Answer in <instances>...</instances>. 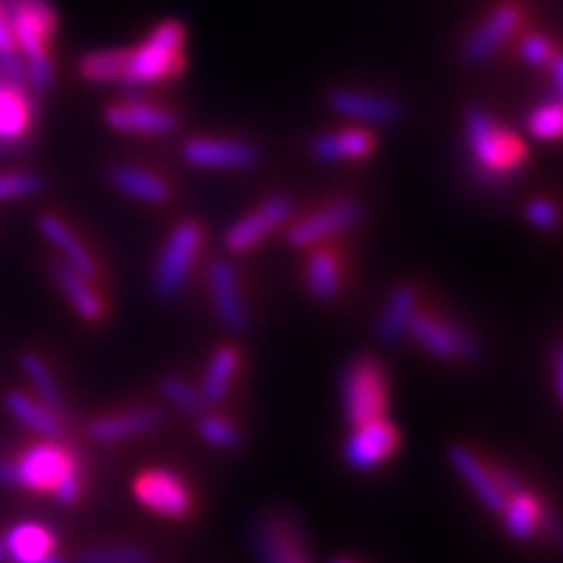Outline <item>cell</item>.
I'll return each mask as SVG.
<instances>
[{
	"label": "cell",
	"mask_w": 563,
	"mask_h": 563,
	"mask_svg": "<svg viewBox=\"0 0 563 563\" xmlns=\"http://www.w3.org/2000/svg\"><path fill=\"white\" fill-rule=\"evenodd\" d=\"M329 108L350 121L373 123V125H394L402 121V108L384 95L361 89H334L329 95Z\"/></svg>",
	"instance_id": "obj_16"
},
{
	"label": "cell",
	"mask_w": 563,
	"mask_h": 563,
	"mask_svg": "<svg viewBox=\"0 0 563 563\" xmlns=\"http://www.w3.org/2000/svg\"><path fill=\"white\" fill-rule=\"evenodd\" d=\"M34 563H66L60 559V555H55V553H47V555H42V559H37Z\"/></svg>",
	"instance_id": "obj_46"
},
{
	"label": "cell",
	"mask_w": 563,
	"mask_h": 563,
	"mask_svg": "<svg viewBox=\"0 0 563 563\" xmlns=\"http://www.w3.org/2000/svg\"><path fill=\"white\" fill-rule=\"evenodd\" d=\"M361 217L363 207L357 201H334L329 203V207L313 211V214L295 222L292 228L287 230V243H290L292 249H313V245L329 241V238L340 235L344 230L355 228V224L361 222Z\"/></svg>",
	"instance_id": "obj_11"
},
{
	"label": "cell",
	"mask_w": 563,
	"mask_h": 563,
	"mask_svg": "<svg viewBox=\"0 0 563 563\" xmlns=\"http://www.w3.org/2000/svg\"><path fill=\"white\" fill-rule=\"evenodd\" d=\"M183 45H186V26L175 19L162 21L136 51L125 53L123 87H141V84L180 76L186 70Z\"/></svg>",
	"instance_id": "obj_2"
},
{
	"label": "cell",
	"mask_w": 563,
	"mask_h": 563,
	"mask_svg": "<svg viewBox=\"0 0 563 563\" xmlns=\"http://www.w3.org/2000/svg\"><path fill=\"white\" fill-rule=\"evenodd\" d=\"M527 129L534 139L540 141H555L563 131V110L559 100H551L540 108H534L527 118Z\"/></svg>",
	"instance_id": "obj_33"
},
{
	"label": "cell",
	"mask_w": 563,
	"mask_h": 563,
	"mask_svg": "<svg viewBox=\"0 0 563 563\" xmlns=\"http://www.w3.org/2000/svg\"><path fill=\"white\" fill-rule=\"evenodd\" d=\"M0 3L9 19L13 45L24 60L26 81H32L34 89L51 91L55 66L47 45L58 30V13L53 3L51 0H0Z\"/></svg>",
	"instance_id": "obj_1"
},
{
	"label": "cell",
	"mask_w": 563,
	"mask_h": 563,
	"mask_svg": "<svg viewBox=\"0 0 563 563\" xmlns=\"http://www.w3.org/2000/svg\"><path fill=\"white\" fill-rule=\"evenodd\" d=\"M464 133H467L470 152H473L475 165L493 180H504L519 170L527 157L525 144L498 125L488 112L481 108L467 110L464 115Z\"/></svg>",
	"instance_id": "obj_3"
},
{
	"label": "cell",
	"mask_w": 563,
	"mask_h": 563,
	"mask_svg": "<svg viewBox=\"0 0 563 563\" xmlns=\"http://www.w3.org/2000/svg\"><path fill=\"white\" fill-rule=\"evenodd\" d=\"M139 504L167 519H183L194 509V493L173 470H146L133 483Z\"/></svg>",
	"instance_id": "obj_9"
},
{
	"label": "cell",
	"mask_w": 563,
	"mask_h": 563,
	"mask_svg": "<svg viewBox=\"0 0 563 563\" xmlns=\"http://www.w3.org/2000/svg\"><path fill=\"white\" fill-rule=\"evenodd\" d=\"M199 435L217 449H238L241 446V431L232 422L217 415H199Z\"/></svg>",
	"instance_id": "obj_35"
},
{
	"label": "cell",
	"mask_w": 563,
	"mask_h": 563,
	"mask_svg": "<svg viewBox=\"0 0 563 563\" xmlns=\"http://www.w3.org/2000/svg\"><path fill=\"white\" fill-rule=\"evenodd\" d=\"M238 368H241V352L230 347V344L228 347H220L214 355H211V361L207 365V376H203V389H201L203 405L224 402Z\"/></svg>",
	"instance_id": "obj_29"
},
{
	"label": "cell",
	"mask_w": 563,
	"mask_h": 563,
	"mask_svg": "<svg viewBox=\"0 0 563 563\" xmlns=\"http://www.w3.org/2000/svg\"><path fill=\"white\" fill-rule=\"evenodd\" d=\"M5 410H9L11 418H16L21 426H26L34 433H40L42 439H51V441L60 439L63 433L60 412H55L47 405H42L40 399L26 397V394L21 391H9V397H5Z\"/></svg>",
	"instance_id": "obj_25"
},
{
	"label": "cell",
	"mask_w": 563,
	"mask_h": 563,
	"mask_svg": "<svg viewBox=\"0 0 563 563\" xmlns=\"http://www.w3.org/2000/svg\"><path fill=\"white\" fill-rule=\"evenodd\" d=\"M527 220L540 230H553L559 224V209H555L553 201L534 199L527 203Z\"/></svg>",
	"instance_id": "obj_39"
},
{
	"label": "cell",
	"mask_w": 563,
	"mask_h": 563,
	"mask_svg": "<svg viewBox=\"0 0 563 563\" xmlns=\"http://www.w3.org/2000/svg\"><path fill=\"white\" fill-rule=\"evenodd\" d=\"M543 511L545 506L525 488L509 493L501 509L506 532H509L514 540H519V543H527V540H532L534 534H538Z\"/></svg>",
	"instance_id": "obj_24"
},
{
	"label": "cell",
	"mask_w": 563,
	"mask_h": 563,
	"mask_svg": "<svg viewBox=\"0 0 563 563\" xmlns=\"http://www.w3.org/2000/svg\"><path fill=\"white\" fill-rule=\"evenodd\" d=\"M125 53L129 51H95L79 60L81 79L91 84H123Z\"/></svg>",
	"instance_id": "obj_31"
},
{
	"label": "cell",
	"mask_w": 563,
	"mask_h": 563,
	"mask_svg": "<svg viewBox=\"0 0 563 563\" xmlns=\"http://www.w3.org/2000/svg\"><path fill=\"white\" fill-rule=\"evenodd\" d=\"M407 334H410L422 350H428L433 357H439V361H473V357H477V352H481L475 336L470 334L467 329L456 327V323L439 319V316L431 313H415L410 327H407Z\"/></svg>",
	"instance_id": "obj_7"
},
{
	"label": "cell",
	"mask_w": 563,
	"mask_h": 563,
	"mask_svg": "<svg viewBox=\"0 0 563 563\" xmlns=\"http://www.w3.org/2000/svg\"><path fill=\"white\" fill-rule=\"evenodd\" d=\"M551 68H553V87H555V100H559L561 89H563V58L561 55H555L551 60Z\"/></svg>",
	"instance_id": "obj_42"
},
{
	"label": "cell",
	"mask_w": 563,
	"mask_h": 563,
	"mask_svg": "<svg viewBox=\"0 0 563 563\" xmlns=\"http://www.w3.org/2000/svg\"><path fill=\"white\" fill-rule=\"evenodd\" d=\"M203 243V230L199 222H180L162 245L157 266H154V290L159 298H175L186 285L191 266L199 256Z\"/></svg>",
	"instance_id": "obj_5"
},
{
	"label": "cell",
	"mask_w": 563,
	"mask_h": 563,
	"mask_svg": "<svg viewBox=\"0 0 563 563\" xmlns=\"http://www.w3.org/2000/svg\"><path fill=\"white\" fill-rule=\"evenodd\" d=\"M51 269L55 285L60 287L70 306L76 308V313H79L84 321H100L104 316V302L100 295L95 292L91 282L87 277H81L79 272L70 269L66 262H55Z\"/></svg>",
	"instance_id": "obj_23"
},
{
	"label": "cell",
	"mask_w": 563,
	"mask_h": 563,
	"mask_svg": "<svg viewBox=\"0 0 563 563\" xmlns=\"http://www.w3.org/2000/svg\"><path fill=\"white\" fill-rule=\"evenodd\" d=\"M292 199L290 196H272L256 209L241 217L232 228L224 232V249L230 253H249L262 245L266 238L274 235L282 224L290 220Z\"/></svg>",
	"instance_id": "obj_10"
},
{
	"label": "cell",
	"mask_w": 563,
	"mask_h": 563,
	"mask_svg": "<svg viewBox=\"0 0 563 563\" xmlns=\"http://www.w3.org/2000/svg\"><path fill=\"white\" fill-rule=\"evenodd\" d=\"M16 470V485L30 490H53L68 473L79 470V462L70 449L55 441L34 443L13 462Z\"/></svg>",
	"instance_id": "obj_8"
},
{
	"label": "cell",
	"mask_w": 563,
	"mask_h": 563,
	"mask_svg": "<svg viewBox=\"0 0 563 563\" xmlns=\"http://www.w3.org/2000/svg\"><path fill=\"white\" fill-rule=\"evenodd\" d=\"M21 371H24V376L30 378L34 391H37L40 402L47 405L55 412H60L63 397H60L58 384H55L53 378V371L47 368V363L42 361L40 355H34V352H24V355H21Z\"/></svg>",
	"instance_id": "obj_32"
},
{
	"label": "cell",
	"mask_w": 563,
	"mask_h": 563,
	"mask_svg": "<svg viewBox=\"0 0 563 563\" xmlns=\"http://www.w3.org/2000/svg\"><path fill=\"white\" fill-rule=\"evenodd\" d=\"M104 123L118 133H136V136H165L178 131V115L167 108L146 102H118L104 110Z\"/></svg>",
	"instance_id": "obj_15"
},
{
	"label": "cell",
	"mask_w": 563,
	"mask_h": 563,
	"mask_svg": "<svg viewBox=\"0 0 563 563\" xmlns=\"http://www.w3.org/2000/svg\"><path fill=\"white\" fill-rule=\"evenodd\" d=\"M110 183L112 188L131 196V199L146 201V203H162L170 196V188L167 183L150 170H141V167L133 165H115L110 170Z\"/></svg>",
	"instance_id": "obj_26"
},
{
	"label": "cell",
	"mask_w": 563,
	"mask_h": 563,
	"mask_svg": "<svg viewBox=\"0 0 563 563\" xmlns=\"http://www.w3.org/2000/svg\"><path fill=\"white\" fill-rule=\"evenodd\" d=\"M0 563H5V548H3V540H0Z\"/></svg>",
	"instance_id": "obj_47"
},
{
	"label": "cell",
	"mask_w": 563,
	"mask_h": 563,
	"mask_svg": "<svg viewBox=\"0 0 563 563\" xmlns=\"http://www.w3.org/2000/svg\"><path fill=\"white\" fill-rule=\"evenodd\" d=\"M522 58L530 63V66H551V60L555 58V47L553 42L545 37V34H527L522 40V47H519Z\"/></svg>",
	"instance_id": "obj_38"
},
{
	"label": "cell",
	"mask_w": 563,
	"mask_h": 563,
	"mask_svg": "<svg viewBox=\"0 0 563 563\" xmlns=\"http://www.w3.org/2000/svg\"><path fill=\"white\" fill-rule=\"evenodd\" d=\"M32 104L24 89L0 81V136L19 141L30 129Z\"/></svg>",
	"instance_id": "obj_30"
},
{
	"label": "cell",
	"mask_w": 563,
	"mask_h": 563,
	"mask_svg": "<svg viewBox=\"0 0 563 563\" xmlns=\"http://www.w3.org/2000/svg\"><path fill=\"white\" fill-rule=\"evenodd\" d=\"M209 287L211 298H214L217 316L230 332H243L249 323V313H245V302L241 295V282H238L235 266L224 258H214L209 264Z\"/></svg>",
	"instance_id": "obj_17"
},
{
	"label": "cell",
	"mask_w": 563,
	"mask_h": 563,
	"mask_svg": "<svg viewBox=\"0 0 563 563\" xmlns=\"http://www.w3.org/2000/svg\"><path fill=\"white\" fill-rule=\"evenodd\" d=\"M53 532L45 525L19 522L3 538L5 563H34L42 555L53 553Z\"/></svg>",
	"instance_id": "obj_22"
},
{
	"label": "cell",
	"mask_w": 563,
	"mask_h": 563,
	"mask_svg": "<svg viewBox=\"0 0 563 563\" xmlns=\"http://www.w3.org/2000/svg\"><path fill=\"white\" fill-rule=\"evenodd\" d=\"M19 146V141H11V139H5V136H0V154H5V152H13Z\"/></svg>",
	"instance_id": "obj_45"
},
{
	"label": "cell",
	"mask_w": 563,
	"mask_h": 563,
	"mask_svg": "<svg viewBox=\"0 0 563 563\" xmlns=\"http://www.w3.org/2000/svg\"><path fill=\"white\" fill-rule=\"evenodd\" d=\"M308 290L316 300L332 302L342 287V264L332 249H319L311 253L306 264Z\"/></svg>",
	"instance_id": "obj_28"
},
{
	"label": "cell",
	"mask_w": 563,
	"mask_h": 563,
	"mask_svg": "<svg viewBox=\"0 0 563 563\" xmlns=\"http://www.w3.org/2000/svg\"><path fill=\"white\" fill-rule=\"evenodd\" d=\"M519 24H522V9L517 3H501L498 9H493L483 24L475 26L462 42V60L467 66H481L501 51L506 40L519 30Z\"/></svg>",
	"instance_id": "obj_13"
},
{
	"label": "cell",
	"mask_w": 563,
	"mask_h": 563,
	"mask_svg": "<svg viewBox=\"0 0 563 563\" xmlns=\"http://www.w3.org/2000/svg\"><path fill=\"white\" fill-rule=\"evenodd\" d=\"M180 157L188 165L211 167V170H249L256 167L262 154L249 141L241 139H191L183 144Z\"/></svg>",
	"instance_id": "obj_14"
},
{
	"label": "cell",
	"mask_w": 563,
	"mask_h": 563,
	"mask_svg": "<svg viewBox=\"0 0 563 563\" xmlns=\"http://www.w3.org/2000/svg\"><path fill=\"white\" fill-rule=\"evenodd\" d=\"M79 563H152V553L139 545H102L84 551Z\"/></svg>",
	"instance_id": "obj_34"
},
{
	"label": "cell",
	"mask_w": 563,
	"mask_h": 563,
	"mask_svg": "<svg viewBox=\"0 0 563 563\" xmlns=\"http://www.w3.org/2000/svg\"><path fill=\"white\" fill-rule=\"evenodd\" d=\"M399 446V431L386 418L363 422L352 428L344 443V462L357 473H368L384 464Z\"/></svg>",
	"instance_id": "obj_12"
},
{
	"label": "cell",
	"mask_w": 563,
	"mask_h": 563,
	"mask_svg": "<svg viewBox=\"0 0 563 563\" xmlns=\"http://www.w3.org/2000/svg\"><path fill=\"white\" fill-rule=\"evenodd\" d=\"M389 405L384 365L371 355L355 357L342 373V407L352 428L378 420Z\"/></svg>",
	"instance_id": "obj_4"
},
{
	"label": "cell",
	"mask_w": 563,
	"mask_h": 563,
	"mask_svg": "<svg viewBox=\"0 0 563 563\" xmlns=\"http://www.w3.org/2000/svg\"><path fill=\"white\" fill-rule=\"evenodd\" d=\"M449 462H452V467L464 477V483L475 490V496L485 504V509L501 514L506 493L501 490V485H498L496 473L485 467L481 456L470 452L467 446H460V443H456V446L449 449Z\"/></svg>",
	"instance_id": "obj_19"
},
{
	"label": "cell",
	"mask_w": 563,
	"mask_h": 563,
	"mask_svg": "<svg viewBox=\"0 0 563 563\" xmlns=\"http://www.w3.org/2000/svg\"><path fill=\"white\" fill-rule=\"evenodd\" d=\"M376 150V139L365 129H342L321 133L311 141V154L323 162L363 159Z\"/></svg>",
	"instance_id": "obj_21"
},
{
	"label": "cell",
	"mask_w": 563,
	"mask_h": 563,
	"mask_svg": "<svg viewBox=\"0 0 563 563\" xmlns=\"http://www.w3.org/2000/svg\"><path fill=\"white\" fill-rule=\"evenodd\" d=\"M563 352H561V347L555 350V391H559V399H561V394H563Z\"/></svg>",
	"instance_id": "obj_44"
},
{
	"label": "cell",
	"mask_w": 563,
	"mask_h": 563,
	"mask_svg": "<svg viewBox=\"0 0 563 563\" xmlns=\"http://www.w3.org/2000/svg\"><path fill=\"white\" fill-rule=\"evenodd\" d=\"M13 58H19V51H16V45H13V37H11V30H9V19H5L3 3H0V63L13 60Z\"/></svg>",
	"instance_id": "obj_41"
},
{
	"label": "cell",
	"mask_w": 563,
	"mask_h": 563,
	"mask_svg": "<svg viewBox=\"0 0 563 563\" xmlns=\"http://www.w3.org/2000/svg\"><path fill=\"white\" fill-rule=\"evenodd\" d=\"M162 394H165L170 402L183 410L186 415H201L203 412V399L201 394L191 389L186 382H180V378H165L162 382Z\"/></svg>",
	"instance_id": "obj_37"
},
{
	"label": "cell",
	"mask_w": 563,
	"mask_h": 563,
	"mask_svg": "<svg viewBox=\"0 0 563 563\" xmlns=\"http://www.w3.org/2000/svg\"><path fill=\"white\" fill-rule=\"evenodd\" d=\"M37 228L42 235H45L47 241H51L55 249L63 253V258H66V264L70 266V269L79 272L81 277H87V279L97 277L95 256H91L87 245H84L79 238L74 235V230H70L68 224L60 220V217L42 214L37 220Z\"/></svg>",
	"instance_id": "obj_20"
},
{
	"label": "cell",
	"mask_w": 563,
	"mask_h": 563,
	"mask_svg": "<svg viewBox=\"0 0 563 563\" xmlns=\"http://www.w3.org/2000/svg\"><path fill=\"white\" fill-rule=\"evenodd\" d=\"M162 426V412L152 410V407H133V410L104 415V418L91 420L87 426V435L97 443L123 441L133 439V435H144L157 431Z\"/></svg>",
	"instance_id": "obj_18"
},
{
	"label": "cell",
	"mask_w": 563,
	"mask_h": 563,
	"mask_svg": "<svg viewBox=\"0 0 563 563\" xmlns=\"http://www.w3.org/2000/svg\"><path fill=\"white\" fill-rule=\"evenodd\" d=\"M0 485H16V470H13V462H0Z\"/></svg>",
	"instance_id": "obj_43"
},
{
	"label": "cell",
	"mask_w": 563,
	"mask_h": 563,
	"mask_svg": "<svg viewBox=\"0 0 563 563\" xmlns=\"http://www.w3.org/2000/svg\"><path fill=\"white\" fill-rule=\"evenodd\" d=\"M332 563H355V561H350V559H336V561H332Z\"/></svg>",
	"instance_id": "obj_48"
},
{
	"label": "cell",
	"mask_w": 563,
	"mask_h": 563,
	"mask_svg": "<svg viewBox=\"0 0 563 563\" xmlns=\"http://www.w3.org/2000/svg\"><path fill=\"white\" fill-rule=\"evenodd\" d=\"M415 313H418V292L412 285H399L378 319V340L386 344L402 340Z\"/></svg>",
	"instance_id": "obj_27"
},
{
	"label": "cell",
	"mask_w": 563,
	"mask_h": 563,
	"mask_svg": "<svg viewBox=\"0 0 563 563\" xmlns=\"http://www.w3.org/2000/svg\"><path fill=\"white\" fill-rule=\"evenodd\" d=\"M53 493H55V498H58L60 504H68L70 506V504L79 501V496H81L79 470H76V473H68L66 477H63V481L53 488Z\"/></svg>",
	"instance_id": "obj_40"
},
{
	"label": "cell",
	"mask_w": 563,
	"mask_h": 563,
	"mask_svg": "<svg viewBox=\"0 0 563 563\" xmlns=\"http://www.w3.org/2000/svg\"><path fill=\"white\" fill-rule=\"evenodd\" d=\"M42 191V178L30 170H13L0 173V201H16L26 199Z\"/></svg>",
	"instance_id": "obj_36"
},
{
	"label": "cell",
	"mask_w": 563,
	"mask_h": 563,
	"mask_svg": "<svg viewBox=\"0 0 563 563\" xmlns=\"http://www.w3.org/2000/svg\"><path fill=\"white\" fill-rule=\"evenodd\" d=\"M253 551L262 563H311L306 532L287 511H269L251 532Z\"/></svg>",
	"instance_id": "obj_6"
}]
</instances>
